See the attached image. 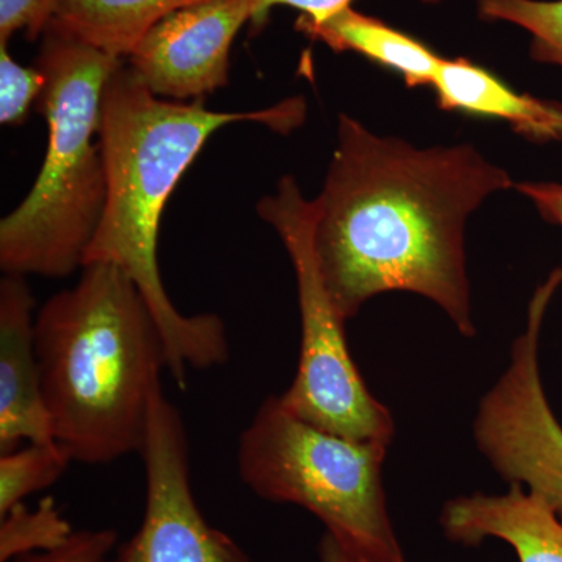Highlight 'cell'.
<instances>
[{
    "instance_id": "obj_19",
    "label": "cell",
    "mask_w": 562,
    "mask_h": 562,
    "mask_svg": "<svg viewBox=\"0 0 562 562\" xmlns=\"http://www.w3.org/2000/svg\"><path fill=\"white\" fill-rule=\"evenodd\" d=\"M63 0H0V43L16 33L35 41L44 35Z\"/></svg>"
},
{
    "instance_id": "obj_21",
    "label": "cell",
    "mask_w": 562,
    "mask_h": 562,
    "mask_svg": "<svg viewBox=\"0 0 562 562\" xmlns=\"http://www.w3.org/2000/svg\"><path fill=\"white\" fill-rule=\"evenodd\" d=\"M251 9L250 27L251 32H260L266 24L273 9L277 7H291L301 11L305 20L319 22L333 13L351 5V0H249ZM425 3H441L443 0H420Z\"/></svg>"
},
{
    "instance_id": "obj_5",
    "label": "cell",
    "mask_w": 562,
    "mask_h": 562,
    "mask_svg": "<svg viewBox=\"0 0 562 562\" xmlns=\"http://www.w3.org/2000/svg\"><path fill=\"white\" fill-rule=\"evenodd\" d=\"M387 447L316 427L271 395L239 438L238 471L258 497L301 506L347 549L403 562L383 484Z\"/></svg>"
},
{
    "instance_id": "obj_3",
    "label": "cell",
    "mask_w": 562,
    "mask_h": 562,
    "mask_svg": "<svg viewBox=\"0 0 562 562\" xmlns=\"http://www.w3.org/2000/svg\"><path fill=\"white\" fill-rule=\"evenodd\" d=\"M41 386L54 439L81 464L138 453L168 351L131 277L95 262L36 314Z\"/></svg>"
},
{
    "instance_id": "obj_18",
    "label": "cell",
    "mask_w": 562,
    "mask_h": 562,
    "mask_svg": "<svg viewBox=\"0 0 562 562\" xmlns=\"http://www.w3.org/2000/svg\"><path fill=\"white\" fill-rule=\"evenodd\" d=\"M46 76L36 66L21 65L11 57L9 43H0V122L22 125L33 103H38Z\"/></svg>"
},
{
    "instance_id": "obj_13",
    "label": "cell",
    "mask_w": 562,
    "mask_h": 562,
    "mask_svg": "<svg viewBox=\"0 0 562 562\" xmlns=\"http://www.w3.org/2000/svg\"><path fill=\"white\" fill-rule=\"evenodd\" d=\"M295 29L335 52H355L401 74L408 88L431 87L442 57L408 33L366 16L351 5L319 22L299 18Z\"/></svg>"
},
{
    "instance_id": "obj_9",
    "label": "cell",
    "mask_w": 562,
    "mask_h": 562,
    "mask_svg": "<svg viewBox=\"0 0 562 562\" xmlns=\"http://www.w3.org/2000/svg\"><path fill=\"white\" fill-rule=\"evenodd\" d=\"M250 18L249 0H206L173 11L140 36L125 63L158 98L205 99L228 83L233 43Z\"/></svg>"
},
{
    "instance_id": "obj_11",
    "label": "cell",
    "mask_w": 562,
    "mask_h": 562,
    "mask_svg": "<svg viewBox=\"0 0 562 562\" xmlns=\"http://www.w3.org/2000/svg\"><path fill=\"white\" fill-rule=\"evenodd\" d=\"M441 527L447 539L464 546L501 539L513 547L519 562H562V520L549 503L520 484L502 495L447 502Z\"/></svg>"
},
{
    "instance_id": "obj_20",
    "label": "cell",
    "mask_w": 562,
    "mask_h": 562,
    "mask_svg": "<svg viewBox=\"0 0 562 562\" xmlns=\"http://www.w3.org/2000/svg\"><path fill=\"white\" fill-rule=\"evenodd\" d=\"M117 546V532L110 528L76 531L65 546L49 552L27 554L10 562H103Z\"/></svg>"
},
{
    "instance_id": "obj_12",
    "label": "cell",
    "mask_w": 562,
    "mask_h": 562,
    "mask_svg": "<svg viewBox=\"0 0 562 562\" xmlns=\"http://www.w3.org/2000/svg\"><path fill=\"white\" fill-rule=\"evenodd\" d=\"M439 109L495 117L535 143L562 140V103L520 94L468 58H442L431 83Z\"/></svg>"
},
{
    "instance_id": "obj_8",
    "label": "cell",
    "mask_w": 562,
    "mask_h": 562,
    "mask_svg": "<svg viewBox=\"0 0 562 562\" xmlns=\"http://www.w3.org/2000/svg\"><path fill=\"white\" fill-rule=\"evenodd\" d=\"M139 457L146 475L143 520L103 562H254L203 517L191 486L187 427L162 386L151 397Z\"/></svg>"
},
{
    "instance_id": "obj_15",
    "label": "cell",
    "mask_w": 562,
    "mask_h": 562,
    "mask_svg": "<svg viewBox=\"0 0 562 562\" xmlns=\"http://www.w3.org/2000/svg\"><path fill=\"white\" fill-rule=\"evenodd\" d=\"M72 454L60 442H29L0 454V516L27 495L52 486L68 471Z\"/></svg>"
},
{
    "instance_id": "obj_23",
    "label": "cell",
    "mask_w": 562,
    "mask_h": 562,
    "mask_svg": "<svg viewBox=\"0 0 562 562\" xmlns=\"http://www.w3.org/2000/svg\"><path fill=\"white\" fill-rule=\"evenodd\" d=\"M319 558L321 562H373L341 546L328 532H325L324 538L321 539Z\"/></svg>"
},
{
    "instance_id": "obj_6",
    "label": "cell",
    "mask_w": 562,
    "mask_h": 562,
    "mask_svg": "<svg viewBox=\"0 0 562 562\" xmlns=\"http://www.w3.org/2000/svg\"><path fill=\"white\" fill-rule=\"evenodd\" d=\"M257 213L279 235L290 255L297 281L301 312V355L286 392L284 408L301 419L358 441L390 443L394 439L392 414L362 380L339 316L314 254L316 203L303 198L292 176L257 203Z\"/></svg>"
},
{
    "instance_id": "obj_14",
    "label": "cell",
    "mask_w": 562,
    "mask_h": 562,
    "mask_svg": "<svg viewBox=\"0 0 562 562\" xmlns=\"http://www.w3.org/2000/svg\"><path fill=\"white\" fill-rule=\"evenodd\" d=\"M201 2L206 0H63L49 27L125 58L151 25Z\"/></svg>"
},
{
    "instance_id": "obj_22",
    "label": "cell",
    "mask_w": 562,
    "mask_h": 562,
    "mask_svg": "<svg viewBox=\"0 0 562 562\" xmlns=\"http://www.w3.org/2000/svg\"><path fill=\"white\" fill-rule=\"evenodd\" d=\"M516 190L530 199L543 220L562 228V184L519 183Z\"/></svg>"
},
{
    "instance_id": "obj_10",
    "label": "cell",
    "mask_w": 562,
    "mask_h": 562,
    "mask_svg": "<svg viewBox=\"0 0 562 562\" xmlns=\"http://www.w3.org/2000/svg\"><path fill=\"white\" fill-rule=\"evenodd\" d=\"M35 301L27 280L0 281V454L22 441H54L35 347Z\"/></svg>"
},
{
    "instance_id": "obj_4",
    "label": "cell",
    "mask_w": 562,
    "mask_h": 562,
    "mask_svg": "<svg viewBox=\"0 0 562 562\" xmlns=\"http://www.w3.org/2000/svg\"><path fill=\"white\" fill-rule=\"evenodd\" d=\"M125 58L47 29L35 66L46 76L36 109L47 149L24 201L0 222V268L10 276L65 279L83 269L106 205L99 136L103 91Z\"/></svg>"
},
{
    "instance_id": "obj_2",
    "label": "cell",
    "mask_w": 562,
    "mask_h": 562,
    "mask_svg": "<svg viewBox=\"0 0 562 562\" xmlns=\"http://www.w3.org/2000/svg\"><path fill=\"white\" fill-rule=\"evenodd\" d=\"M302 120L297 102L260 111H214L205 99L158 98L122 63L103 91L99 143L105 161V211L85 266L105 262L131 277L150 308L180 390L190 369L225 364L231 344L217 314L187 316L173 305L158 268V233L166 203L201 154L227 125L254 122L286 132Z\"/></svg>"
},
{
    "instance_id": "obj_16",
    "label": "cell",
    "mask_w": 562,
    "mask_h": 562,
    "mask_svg": "<svg viewBox=\"0 0 562 562\" xmlns=\"http://www.w3.org/2000/svg\"><path fill=\"white\" fill-rule=\"evenodd\" d=\"M74 532L72 525L50 497L44 498L35 509L20 503L0 516V562L58 549Z\"/></svg>"
},
{
    "instance_id": "obj_1",
    "label": "cell",
    "mask_w": 562,
    "mask_h": 562,
    "mask_svg": "<svg viewBox=\"0 0 562 562\" xmlns=\"http://www.w3.org/2000/svg\"><path fill=\"white\" fill-rule=\"evenodd\" d=\"M513 187L472 144L419 149L339 114L338 144L314 199V254L339 316L351 319L384 292H414L473 338L465 222Z\"/></svg>"
},
{
    "instance_id": "obj_17",
    "label": "cell",
    "mask_w": 562,
    "mask_h": 562,
    "mask_svg": "<svg viewBox=\"0 0 562 562\" xmlns=\"http://www.w3.org/2000/svg\"><path fill=\"white\" fill-rule=\"evenodd\" d=\"M487 22H509L531 35L532 60L562 68V0H479Z\"/></svg>"
},
{
    "instance_id": "obj_7",
    "label": "cell",
    "mask_w": 562,
    "mask_h": 562,
    "mask_svg": "<svg viewBox=\"0 0 562 562\" xmlns=\"http://www.w3.org/2000/svg\"><path fill=\"white\" fill-rule=\"evenodd\" d=\"M561 284L562 268H557L536 288L508 368L480 401L473 439L505 482L538 494L562 520V425L539 368L543 321Z\"/></svg>"
}]
</instances>
